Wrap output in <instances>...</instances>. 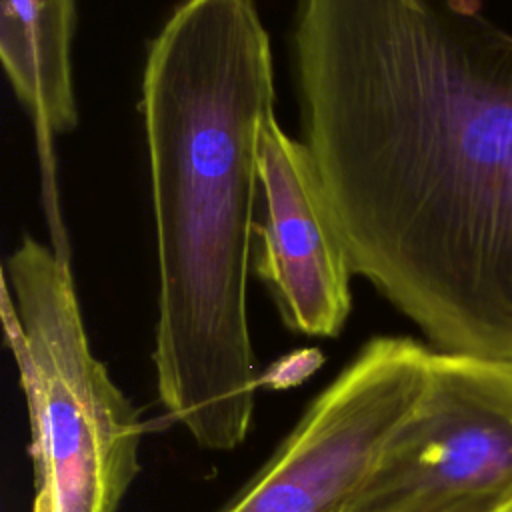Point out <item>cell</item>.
<instances>
[{"instance_id":"obj_4","label":"cell","mask_w":512,"mask_h":512,"mask_svg":"<svg viewBox=\"0 0 512 512\" xmlns=\"http://www.w3.org/2000/svg\"><path fill=\"white\" fill-rule=\"evenodd\" d=\"M432 348L376 336L218 512H350L426 384Z\"/></svg>"},{"instance_id":"obj_8","label":"cell","mask_w":512,"mask_h":512,"mask_svg":"<svg viewBox=\"0 0 512 512\" xmlns=\"http://www.w3.org/2000/svg\"><path fill=\"white\" fill-rule=\"evenodd\" d=\"M404 512H512V498H484V500H464L444 506L414 508Z\"/></svg>"},{"instance_id":"obj_5","label":"cell","mask_w":512,"mask_h":512,"mask_svg":"<svg viewBox=\"0 0 512 512\" xmlns=\"http://www.w3.org/2000/svg\"><path fill=\"white\" fill-rule=\"evenodd\" d=\"M512 498V360L430 352L426 384L350 512Z\"/></svg>"},{"instance_id":"obj_6","label":"cell","mask_w":512,"mask_h":512,"mask_svg":"<svg viewBox=\"0 0 512 512\" xmlns=\"http://www.w3.org/2000/svg\"><path fill=\"white\" fill-rule=\"evenodd\" d=\"M258 174L264 220L256 226L252 270L286 328L334 338L352 308L354 270L308 146L290 138L276 116L262 126Z\"/></svg>"},{"instance_id":"obj_2","label":"cell","mask_w":512,"mask_h":512,"mask_svg":"<svg viewBox=\"0 0 512 512\" xmlns=\"http://www.w3.org/2000/svg\"><path fill=\"white\" fill-rule=\"evenodd\" d=\"M274 98L270 38L254 0H184L148 46L152 362L166 416L204 450L244 442L260 386L246 296L260 134Z\"/></svg>"},{"instance_id":"obj_3","label":"cell","mask_w":512,"mask_h":512,"mask_svg":"<svg viewBox=\"0 0 512 512\" xmlns=\"http://www.w3.org/2000/svg\"><path fill=\"white\" fill-rule=\"evenodd\" d=\"M28 414L32 512H116L140 472V410L92 352L68 258L24 236L2 278Z\"/></svg>"},{"instance_id":"obj_7","label":"cell","mask_w":512,"mask_h":512,"mask_svg":"<svg viewBox=\"0 0 512 512\" xmlns=\"http://www.w3.org/2000/svg\"><path fill=\"white\" fill-rule=\"evenodd\" d=\"M76 0H0V60L32 118L50 216L58 222L52 140L78 124L72 84Z\"/></svg>"},{"instance_id":"obj_1","label":"cell","mask_w":512,"mask_h":512,"mask_svg":"<svg viewBox=\"0 0 512 512\" xmlns=\"http://www.w3.org/2000/svg\"><path fill=\"white\" fill-rule=\"evenodd\" d=\"M294 62L354 274L434 350L512 360V32L478 0H298Z\"/></svg>"}]
</instances>
